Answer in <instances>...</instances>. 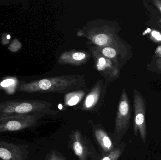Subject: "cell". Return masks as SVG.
<instances>
[{"label":"cell","mask_w":161,"mask_h":160,"mask_svg":"<svg viewBox=\"0 0 161 160\" xmlns=\"http://www.w3.org/2000/svg\"><path fill=\"white\" fill-rule=\"evenodd\" d=\"M119 23L105 20H95L87 24L77 32V36L87 39L93 46L111 47L117 50L128 61L132 57L130 45L118 34Z\"/></svg>","instance_id":"obj_1"},{"label":"cell","mask_w":161,"mask_h":160,"mask_svg":"<svg viewBox=\"0 0 161 160\" xmlns=\"http://www.w3.org/2000/svg\"><path fill=\"white\" fill-rule=\"evenodd\" d=\"M84 75H68L48 77L24 83L19 91L27 93H59L66 94L85 88Z\"/></svg>","instance_id":"obj_2"},{"label":"cell","mask_w":161,"mask_h":160,"mask_svg":"<svg viewBox=\"0 0 161 160\" xmlns=\"http://www.w3.org/2000/svg\"><path fill=\"white\" fill-rule=\"evenodd\" d=\"M49 101L38 100H14L0 103V116L12 115L42 114L57 115L58 112L52 109Z\"/></svg>","instance_id":"obj_3"},{"label":"cell","mask_w":161,"mask_h":160,"mask_svg":"<svg viewBox=\"0 0 161 160\" xmlns=\"http://www.w3.org/2000/svg\"><path fill=\"white\" fill-rule=\"evenodd\" d=\"M131 116L130 101L126 90L124 88L117 107L114 130L110 133L111 138L116 146L121 143V140L130 127Z\"/></svg>","instance_id":"obj_4"},{"label":"cell","mask_w":161,"mask_h":160,"mask_svg":"<svg viewBox=\"0 0 161 160\" xmlns=\"http://www.w3.org/2000/svg\"><path fill=\"white\" fill-rule=\"evenodd\" d=\"M69 147L79 160H99L101 158L91 140L83 136L78 129L72 131L69 136Z\"/></svg>","instance_id":"obj_5"},{"label":"cell","mask_w":161,"mask_h":160,"mask_svg":"<svg viewBox=\"0 0 161 160\" xmlns=\"http://www.w3.org/2000/svg\"><path fill=\"white\" fill-rule=\"evenodd\" d=\"M44 116L42 114H32L0 116V132L19 131L31 127Z\"/></svg>","instance_id":"obj_6"},{"label":"cell","mask_w":161,"mask_h":160,"mask_svg":"<svg viewBox=\"0 0 161 160\" xmlns=\"http://www.w3.org/2000/svg\"><path fill=\"white\" fill-rule=\"evenodd\" d=\"M133 134L135 137L139 135L143 143L147 141L146 112L147 101L144 97L138 90L135 89L133 92Z\"/></svg>","instance_id":"obj_7"},{"label":"cell","mask_w":161,"mask_h":160,"mask_svg":"<svg viewBox=\"0 0 161 160\" xmlns=\"http://www.w3.org/2000/svg\"><path fill=\"white\" fill-rule=\"evenodd\" d=\"M89 52L93 59L95 68L104 77L105 82L109 83L120 77V69L110 59L106 58L96 50L92 45H87Z\"/></svg>","instance_id":"obj_8"},{"label":"cell","mask_w":161,"mask_h":160,"mask_svg":"<svg viewBox=\"0 0 161 160\" xmlns=\"http://www.w3.org/2000/svg\"><path fill=\"white\" fill-rule=\"evenodd\" d=\"M107 91V84L104 80L101 79L97 81L85 96L81 111L92 112L98 110L103 103Z\"/></svg>","instance_id":"obj_9"},{"label":"cell","mask_w":161,"mask_h":160,"mask_svg":"<svg viewBox=\"0 0 161 160\" xmlns=\"http://www.w3.org/2000/svg\"><path fill=\"white\" fill-rule=\"evenodd\" d=\"M89 123L92 126L93 135L101 157L114 150L117 146L113 142L110 134H109L104 127L95 124L92 120H90Z\"/></svg>","instance_id":"obj_10"},{"label":"cell","mask_w":161,"mask_h":160,"mask_svg":"<svg viewBox=\"0 0 161 160\" xmlns=\"http://www.w3.org/2000/svg\"><path fill=\"white\" fill-rule=\"evenodd\" d=\"M91 57L89 52L72 50L61 53L58 59V63L59 65H82L86 64Z\"/></svg>","instance_id":"obj_11"},{"label":"cell","mask_w":161,"mask_h":160,"mask_svg":"<svg viewBox=\"0 0 161 160\" xmlns=\"http://www.w3.org/2000/svg\"><path fill=\"white\" fill-rule=\"evenodd\" d=\"M25 152L19 146L0 141V159L3 160H24Z\"/></svg>","instance_id":"obj_12"},{"label":"cell","mask_w":161,"mask_h":160,"mask_svg":"<svg viewBox=\"0 0 161 160\" xmlns=\"http://www.w3.org/2000/svg\"><path fill=\"white\" fill-rule=\"evenodd\" d=\"M93 46V45H92ZM96 50L106 58L113 61L115 65L120 70L125 65L127 60L124 58L121 54L115 49L111 47H100L93 46Z\"/></svg>","instance_id":"obj_13"},{"label":"cell","mask_w":161,"mask_h":160,"mask_svg":"<svg viewBox=\"0 0 161 160\" xmlns=\"http://www.w3.org/2000/svg\"><path fill=\"white\" fill-rule=\"evenodd\" d=\"M89 91V89L85 87L83 89L72 91L65 94L64 106L68 107L77 105L84 99Z\"/></svg>","instance_id":"obj_14"},{"label":"cell","mask_w":161,"mask_h":160,"mask_svg":"<svg viewBox=\"0 0 161 160\" xmlns=\"http://www.w3.org/2000/svg\"><path fill=\"white\" fill-rule=\"evenodd\" d=\"M127 144L125 142H121V143L116 147V148L107 154L106 156L102 157L99 160H118L124 153Z\"/></svg>","instance_id":"obj_15"},{"label":"cell","mask_w":161,"mask_h":160,"mask_svg":"<svg viewBox=\"0 0 161 160\" xmlns=\"http://www.w3.org/2000/svg\"><path fill=\"white\" fill-rule=\"evenodd\" d=\"M147 68L150 72L161 74V57L153 55Z\"/></svg>","instance_id":"obj_16"},{"label":"cell","mask_w":161,"mask_h":160,"mask_svg":"<svg viewBox=\"0 0 161 160\" xmlns=\"http://www.w3.org/2000/svg\"><path fill=\"white\" fill-rule=\"evenodd\" d=\"M45 160H67L63 154L55 150H52L49 152Z\"/></svg>","instance_id":"obj_17"},{"label":"cell","mask_w":161,"mask_h":160,"mask_svg":"<svg viewBox=\"0 0 161 160\" xmlns=\"http://www.w3.org/2000/svg\"><path fill=\"white\" fill-rule=\"evenodd\" d=\"M22 44L19 40L15 39L11 41V44L8 47V49L12 52H16L20 49Z\"/></svg>","instance_id":"obj_18"},{"label":"cell","mask_w":161,"mask_h":160,"mask_svg":"<svg viewBox=\"0 0 161 160\" xmlns=\"http://www.w3.org/2000/svg\"><path fill=\"white\" fill-rule=\"evenodd\" d=\"M15 83V80L13 79H8L4 80L1 83V86L3 87H9L14 84Z\"/></svg>","instance_id":"obj_19"},{"label":"cell","mask_w":161,"mask_h":160,"mask_svg":"<svg viewBox=\"0 0 161 160\" xmlns=\"http://www.w3.org/2000/svg\"><path fill=\"white\" fill-rule=\"evenodd\" d=\"M148 2L161 14V0H152Z\"/></svg>","instance_id":"obj_20"},{"label":"cell","mask_w":161,"mask_h":160,"mask_svg":"<svg viewBox=\"0 0 161 160\" xmlns=\"http://www.w3.org/2000/svg\"><path fill=\"white\" fill-rule=\"evenodd\" d=\"M7 34H4L2 35V42L3 45H6L9 43V39L7 38Z\"/></svg>","instance_id":"obj_21"},{"label":"cell","mask_w":161,"mask_h":160,"mask_svg":"<svg viewBox=\"0 0 161 160\" xmlns=\"http://www.w3.org/2000/svg\"><path fill=\"white\" fill-rule=\"evenodd\" d=\"M157 23L159 28L161 29V18L158 17V19Z\"/></svg>","instance_id":"obj_22"}]
</instances>
